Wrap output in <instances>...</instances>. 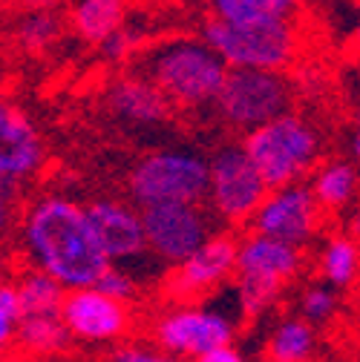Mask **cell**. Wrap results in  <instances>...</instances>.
<instances>
[{"label":"cell","instance_id":"44dd1931","mask_svg":"<svg viewBox=\"0 0 360 362\" xmlns=\"http://www.w3.org/2000/svg\"><path fill=\"white\" fill-rule=\"evenodd\" d=\"M357 267H360V253L351 236L340 233V236L326 239L317 256V274L326 285L337 291H349L357 282Z\"/></svg>","mask_w":360,"mask_h":362},{"label":"cell","instance_id":"f1b7e54d","mask_svg":"<svg viewBox=\"0 0 360 362\" xmlns=\"http://www.w3.org/2000/svg\"><path fill=\"white\" fill-rule=\"evenodd\" d=\"M21 210V185L12 178H0V242L18 228Z\"/></svg>","mask_w":360,"mask_h":362},{"label":"cell","instance_id":"5b68a950","mask_svg":"<svg viewBox=\"0 0 360 362\" xmlns=\"http://www.w3.org/2000/svg\"><path fill=\"white\" fill-rule=\"evenodd\" d=\"M294 101H297V86L286 72L228 66L210 107L225 127L248 132L294 110Z\"/></svg>","mask_w":360,"mask_h":362},{"label":"cell","instance_id":"5bb4252c","mask_svg":"<svg viewBox=\"0 0 360 362\" xmlns=\"http://www.w3.org/2000/svg\"><path fill=\"white\" fill-rule=\"evenodd\" d=\"M47 161V147L32 118L12 101L0 98V178L18 185L38 175Z\"/></svg>","mask_w":360,"mask_h":362},{"label":"cell","instance_id":"1f68e13d","mask_svg":"<svg viewBox=\"0 0 360 362\" xmlns=\"http://www.w3.org/2000/svg\"><path fill=\"white\" fill-rule=\"evenodd\" d=\"M193 362H248V359L234 342H225V345H216V348L199 354Z\"/></svg>","mask_w":360,"mask_h":362},{"label":"cell","instance_id":"52a82bcc","mask_svg":"<svg viewBox=\"0 0 360 362\" xmlns=\"http://www.w3.org/2000/svg\"><path fill=\"white\" fill-rule=\"evenodd\" d=\"M265 193V181L251 164L242 144H222L208 158L205 199L210 202V213L225 224H248Z\"/></svg>","mask_w":360,"mask_h":362},{"label":"cell","instance_id":"ac0fdd59","mask_svg":"<svg viewBox=\"0 0 360 362\" xmlns=\"http://www.w3.org/2000/svg\"><path fill=\"white\" fill-rule=\"evenodd\" d=\"M69 342H72V337H69V331L58 313L21 316L15 345H21V351L26 356H35V359L61 356L69 348Z\"/></svg>","mask_w":360,"mask_h":362},{"label":"cell","instance_id":"484cf974","mask_svg":"<svg viewBox=\"0 0 360 362\" xmlns=\"http://www.w3.org/2000/svg\"><path fill=\"white\" fill-rule=\"evenodd\" d=\"M300 316L305 322H311L314 328H320V325H329L337 310H340V291L326 285L323 279L320 282H314V285H305L303 293H300Z\"/></svg>","mask_w":360,"mask_h":362},{"label":"cell","instance_id":"4316f807","mask_svg":"<svg viewBox=\"0 0 360 362\" xmlns=\"http://www.w3.org/2000/svg\"><path fill=\"white\" fill-rule=\"evenodd\" d=\"M18 322H21V305L15 285L9 279L0 282V356H6L15 345L18 337Z\"/></svg>","mask_w":360,"mask_h":362},{"label":"cell","instance_id":"3957f363","mask_svg":"<svg viewBox=\"0 0 360 362\" xmlns=\"http://www.w3.org/2000/svg\"><path fill=\"white\" fill-rule=\"evenodd\" d=\"M202 40L225 61V66L245 69H277L286 72L303 47V35L294 18H262V21H222L208 18Z\"/></svg>","mask_w":360,"mask_h":362},{"label":"cell","instance_id":"2e32d148","mask_svg":"<svg viewBox=\"0 0 360 362\" xmlns=\"http://www.w3.org/2000/svg\"><path fill=\"white\" fill-rule=\"evenodd\" d=\"M303 270V247L262 236V233H248L237 239V270L234 274H248V276H262L274 282H294Z\"/></svg>","mask_w":360,"mask_h":362},{"label":"cell","instance_id":"7402d4cb","mask_svg":"<svg viewBox=\"0 0 360 362\" xmlns=\"http://www.w3.org/2000/svg\"><path fill=\"white\" fill-rule=\"evenodd\" d=\"M21 305V316H38V313H58L61 302L67 296V288L55 282L50 274L38 267H29L12 282Z\"/></svg>","mask_w":360,"mask_h":362},{"label":"cell","instance_id":"e0dca14e","mask_svg":"<svg viewBox=\"0 0 360 362\" xmlns=\"http://www.w3.org/2000/svg\"><path fill=\"white\" fill-rule=\"evenodd\" d=\"M308 190L323 213H343L357 196V167L349 158L317 161L311 170Z\"/></svg>","mask_w":360,"mask_h":362},{"label":"cell","instance_id":"4fadbf2b","mask_svg":"<svg viewBox=\"0 0 360 362\" xmlns=\"http://www.w3.org/2000/svg\"><path fill=\"white\" fill-rule=\"evenodd\" d=\"M89 228L96 233L110 262H130L147 253L142 213L121 199H96L84 207Z\"/></svg>","mask_w":360,"mask_h":362},{"label":"cell","instance_id":"30bf717a","mask_svg":"<svg viewBox=\"0 0 360 362\" xmlns=\"http://www.w3.org/2000/svg\"><path fill=\"white\" fill-rule=\"evenodd\" d=\"M320 216H323V210L314 202L308 185L291 181V185L268 190L265 199L259 202V207L251 213L248 224L254 233L305 247L320 233Z\"/></svg>","mask_w":360,"mask_h":362},{"label":"cell","instance_id":"836d02e7","mask_svg":"<svg viewBox=\"0 0 360 362\" xmlns=\"http://www.w3.org/2000/svg\"><path fill=\"white\" fill-rule=\"evenodd\" d=\"M9 276V262H6V256H4V250H0V282H4Z\"/></svg>","mask_w":360,"mask_h":362},{"label":"cell","instance_id":"d6a6232c","mask_svg":"<svg viewBox=\"0 0 360 362\" xmlns=\"http://www.w3.org/2000/svg\"><path fill=\"white\" fill-rule=\"evenodd\" d=\"M61 0H21L23 12H40V9H55Z\"/></svg>","mask_w":360,"mask_h":362},{"label":"cell","instance_id":"8992f818","mask_svg":"<svg viewBox=\"0 0 360 362\" xmlns=\"http://www.w3.org/2000/svg\"><path fill=\"white\" fill-rule=\"evenodd\" d=\"M127 193L139 207L156 202H205L208 158L193 150H156L133 164Z\"/></svg>","mask_w":360,"mask_h":362},{"label":"cell","instance_id":"d6986e66","mask_svg":"<svg viewBox=\"0 0 360 362\" xmlns=\"http://www.w3.org/2000/svg\"><path fill=\"white\" fill-rule=\"evenodd\" d=\"M127 21V0H75L69 23L86 43H101Z\"/></svg>","mask_w":360,"mask_h":362},{"label":"cell","instance_id":"ba28073f","mask_svg":"<svg viewBox=\"0 0 360 362\" xmlns=\"http://www.w3.org/2000/svg\"><path fill=\"white\" fill-rule=\"evenodd\" d=\"M139 213L147 250L167 264L182 262L210 233H216L213 213H208L202 202H156L139 207Z\"/></svg>","mask_w":360,"mask_h":362},{"label":"cell","instance_id":"f546056e","mask_svg":"<svg viewBox=\"0 0 360 362\" xmlns=\"http://www.w3.org/2000/svg\"><path fill=\"white\" fill-rule=\"evenodd\" d=\"M99 47H101V55L110 64H124V61H130L133 55L139 52V35L133 29H127V26H118L113 35H107L99 43Z\"/></svg>","mask_w":360,"mask_h":362},{"label":"cell","instance_id":"d590c367","mask_svg":"<svg viewBox=\"0 0 360 362\" xmlns=\"http://www.w3.org/2000/svg\"><path fill=\"white\" fill-rule=\"evenodd\" d=\"M259 362H271V359H268V356H265V359H259Z\"/></svg>","mask_w":360,"mask_h":362},{"label":"cell","instance_id":"cb8c5ba5","mask_svg":"<svg viewBox=\"0 0 360 362\" xmlns=\"http://www.w3.org/2000/svg\"><path fill=\"white\" fill-rule=\"evenodd\" d=\"M64 37V21L55 9H40V12H23L15 29V40L21 43V49L32 55L50 52L55 43Z\"/></svg>","mask_w":360,"mask_h":362},{"label":"cell","instance_id":"6da1fadb","mask_svg":"<svg viewBox=\"0 0 360 362\" xmlns=\"http://www.w3.org/2000/svg\"><path fill=\"white\" fill-rule=\"evenodd\" d=\"M18 239L29 267L50 274L67 291L96 285L110 264L86 221L84 204L61 193H47L21 210Z\"/></svg>","mask_w":360,"mask_h":362},{"label":"cell","instance_id":"9a60e30c","mask_svg":"<svg viewBox=\"0 0 360 362\" xmlns=\"http://www.w3.org/2000/svg\"><path fill=\"white\" fill-rule=\"evenodd\" d=\"M104 107L127 127H162L170 121L173 107L162 89L142 72H127L107 83Z\"/></svg>","mask_w":360,"mask_h":362},{"label":"cell","instance_id":"7a4b0ae2","mask_svg":"<svg viewBox=\"0 0 360 362\" xmlns=\"http://www.w3.org/2000/svg\"><path fill=\"white\" fill-rule=\"evenodd\" d=\"M139 61V72L150 78L173 110H205L213 104L225 81V61L202 37H170L150 47Z\"/></svg>","mask_w":360,"mask_h":362},{"label":"cell","instance_id":"8fae6325","mask_svg":"<svg viewBox=\"0 0 360 362\" xmlns=\"http://www.w3.org/2000/svg\"><path fill=\"white\" fill-rule=\"evenodd\" d=\"M237 270V236L210 233L193 253L176 262L164 279V293L170 302L182 305L205 293H213L225 282L234 279Z\"/></svg>","mask_w":360,"mask_h":362},{"label":"cell","instance_id":"4dcf8cb0","mask_svg":"<svg viewBox=\"0 0 360 362\" xmlns=\"http://www.w3.org/2000/svg\"><path fill=\"white\" fill-rule=\"evenodd\" d=\"M113 362H182L179 356L162 351V348H147V345H121L113 354Z\"/></svg>","mask_w":360,"mask_h":362},{"label":"cell","instance_id":"d4e9b609","mask_svg":"<svg viewBox=\"0 0 360 362\" xmlns=\"http://www.w3.org/2000/svg\"><path fill=\"white\" fill-rule=\"evenodd\" d=\"M237 279V308L242 320H259L265 310H271L277 299L283 296L286 285L274 279H262V276H248V274H234Z\"/></svg>","mask_w":360,"mask_h":362},{"label":"cell","instance_id":"277c9868","mask_svg":"<svg viewBox=\"0 0 360 362\" xmlns=\"http://www.w3.org/2000/svg\"><path fill=\"white\" fill-rule=\"evenodd\" d=\"M242 150L262 175L265 187L303 181L320 161V129L305 115L288 110L245 132Z\"/></svg>","mask_w":360,"mask_h":362},{"label":"cell","instance_id":"603a6c76","mask_svg":"<svg viewBox=\"0 0 360 362\" xmlns=\"http://www.w3.org/2000/svg\"><path fill=\"white\" fill-rule=\"evenodd\" d=\"M210 18L222 21H262L297 18L303 0H205Z\"/></svg>","mask_w":360,"mask_h":362},{"label":"cell","instance_id":"7c38bea8","mask_svg":"<svg viewBox=\"0 0 360 362\" xmlns=\"http://www.w3.org/2000/svg\"><path fill=\"white\" fill-rule=\"evenodd\" d=\"M58 316L64 320L72 339L81 342H118L133 328V308L130 302L113 299L99 288H72L67 291Z\"/></svg>","mask_w":360,"mask_h":362},{"label":"cell","instance_id":"9c48e42d","mask_svg":"<svg viewBox=\"0 0 360 362\" xmlns=\"http://www.w3.org/2000/svg\"><path fill=\"white\" fill-rule=\"evenodd\" d=\"M234 337L237 325L228 313L199 308L191 302H182L159 313L153 322V342L179 359H196L199 354L216 345L234 342Z\"/></svg>","mask_w":360,"mask_h":362},{"label":"cell","instance_id":"e575fe53","mask_svg":"<svg viewBox=\"0 0 360 362\" xmlns=\"http://www.w3.org/2000/svg\"><path fill=\"white\" fill-rule=\"evenodd\" d=\"M0 362H29L26 356H0Z\"/></svg>","mask_w":360,"mask_h":362},{"label":"cell","instance_id":"83f0119b","mask_svg":"<svg viewBox=\"0 0 360 362\" xmlns=\"http://www.w3.org/2000/svg\"><path fill=\"white\" fill-rule=\"evenodd\" d=\"M101 293L113 296V299H121V302H133V296H136V279H133L124 267H118V262H110L101 276L96 279V285Z\"/></svg>","mask_w":360,"mask_h":362},{"label":"cell","instance_id":"ffe728a7","mask_svg":"<svg viewBox=\"0 0 360 362\" xmlns=\"http://www.w3.org/2000/svg\"><path fill=\"white\" fill-rule=\"evenodd\" d=\"M314 351H317V328L300 313L277 322L265 345V356L271 362H311Z\"/></svg>","mask_w":360,"mask_h":362}]
</instances>
